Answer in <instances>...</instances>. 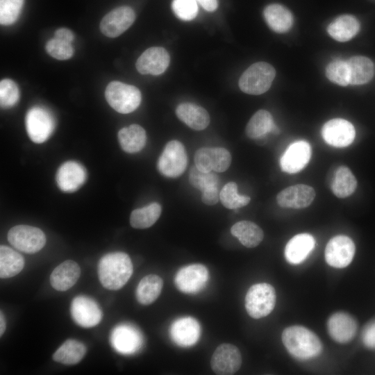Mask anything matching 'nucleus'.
<instances>
[{
  "mask_svg": "<svg viewBox=\"0 0 375 375\" xmlns=\"http://www.w3.org/2000/svg\"><path fill=\"white\" fill-rule=\"evenodd\" d=\"M98 276L101 285L106 289H121L131 278L133 268L128 255L116 251L107 253L98 264Z\"/></svg>",
  "mask_w": 375,
  "mask_h": 375,
  "instance_id": "f257e3e1",
  "label": "nucleus"
},
{
  "mask_svg": "<svg viewBox=\"0 0 375 375\" xmlns=\"http://www.w3.org/2000/svg\"><path fill=\"white\" fill-rule=\"evenodd\" d=\"M282 342L288 353L301 360L318 356L323 349L319 337L306 327L299 325L285 328L282 333Z\"/></svg>",
  "mask_w": 375,
  "mask_h": 375,
  "instance_id": "f03ea898",
  "label": "nucleus"
},
{
  "mask_svg": "<svg viewBox=\"0 0 375 375\" xmlns=\"http://www.w3.org/2000/svg\"><path fill=\"white\" fill-rule=\"evenodd\" d=\"M276 76L275 69L265 62H258L248 67L239 80V88L244 93L259 95L267 92Z\"/></svg>",
  "mask_w": 375,
  "mask_h": 375,
  "instance_id": "7ed1b4c3",
  "label": "nucleus"
},
{
  "mask_svg": "<svg viewBox=\"0 0 375 375\" xmlns=\"http://www.w3.org/2000/svg\"><path fill=\"white\" fill-rule=\"evenodd\" d=\"M105 97L108 104L122 114H128L136 110L142 100L141 92L138 88L116 81L107 85Z\"/></svg>",
  "mask_w": 375,
  "mask_h": 375,
  "instance_id": "20e7f679",
  "label": "nucleus"
},
{
  "mask_svg": "<svg viewBox=\"0 0 375 375\" xmlns=\"http://www.w3.org/2000/svg\"><path fill=\"white\" fill-rule=\"evenodd\" d=\"M276 294L272 285L267 283L250 287L245 297V308L250 317L260 319L267 316L274 308Z\"/></svg>",
  "mask_w": 375,
  "mask_h": 375,
  "instance_id": "39448f33",
  "label": "nucleus"
},
{
  "mask_svg": "<svg viewBox=\"0 0 375 375\" xmlns=\"http://www.w3.org/2000/svg\"><path fill=\"white\" fill-rule=\"evenodd\" d=\"M25 124L29 138L33 142L40 144L51 135L56 122L53 115L48 109L35 106L27 112Z\"/></svg>",
  "mask_w": 375,
  "mask_h": 375,
  "instance_id": "423d86ee",
  "label": "nucleus"
},
{
  "mask_svg": "<svg viewBox=\"0 0 375 375\" xmlns=\"http://www.w3.org/2000/svg\"><path fill=\"white\" fill-rule=\"evenodd\" d=\"M188 156L183 144L178 140H172L165 147L158 158L157 167L159 172L169 178H176L185 170Z\"/></svg>",
  "mask_w": 375,
  "mask_h": 375,
  "instance_id": "0eeeda50",
  "label": "nucleus"
},
{
  "mask_svg": "<svg viewBox=\"0 0 375 375\" xmlns=\"http://www.w3.org/2000/svg\"><path fill=\"white\" fill-rule=\"evenodd\" d=\"M8 240L17 249L27 253H34L44 247L46 236L39 228L17 225L9 230Z\"/></svg>",
  "mask_w": 375,
  "mask_h": 375,
  "instance_id": "6e6552de",
  "label": "nucleus"
},
{
  "mask_svg": "<svg viewBox=\"0 0 375 375\" xmlns=\"http://www.w3.org/2000/svg\"><path fill=\"white\" fill-rule=\"evenodd\" d=\"M355 252V244L349 237L336 235L326 246L325 260L333 267L344 268L351 262Z\"/></svg>",
  "mask_w": 375,
  "mask_h": 375,
  "instance_id": "1a4fd4ad",
  "label": "nucleus"
},
{
  "mask_svg": "<svg viewBox=\"0 0 375 375\" xmlns=\"http://www.w3.org/2000/svg\"><path fill=\"white\" fill-rule=\"evenodd\" d=\"M209 278L207 268L201 264H192L181 268L174 282L176 288L185 294H196L206 285Z\"/></svg>",
  "mask_w": 375,
  "mask_h": 375,
  "instance_id": "9d476101",
  "label": "nucleus"
},
{
  "mask_svg": "<svg viewBox=\"0 0 375 375\" xmlns=\"http://www.w3.org/2000/svg\"><path fill=\"white\" fill-rule=\"evenodd\" d=\"M230 152L222 147H203L194 154L195 166L201 172H223L230 166Z\"/></svg>",
  "mask_w": 375,
  "mask_h": 375,
  "instance_id": "9b49d317",
  "label": "nucleus"
},
{
  "mask_svg": "<svg viewBox=\"0 0 375 375\" xmlns=\"http://www.w3.org/2000/svg\"><path fill=\"white\" fill-rule=\"evenodd\" d=\"M242 365V355L237 347L222 344L215 350L210 359L212 371L218 375H231L237 372Z\"/></svg>",
  "mask_w": 375,
  "mask_h": 375,
  "instance_id": "f8f14e48",
  "label": "nucleus"
},
{
  "mask_svg": "<svg viewBox=\"0 0 375 375\" xmlns=\"http://www.w3.org/2000/svg\"><path fill=\"white\" fill-rule=\"evenodd\" d=\"M135 19V13L131 7H117L103 17L100 22V30L108 38H116L126 31Z\"/></svg>",
  "mask_w": 375,
  "mask_h": 375,
  "instance_id": "ddd939ff",
  "label": "nucleus"
},
{
  "mask_svg": "<svg viewBox=\"0 0 375 375\" xmlns=\"http://www.w3.org/2000/svg\"><path fill=\"white\" fill-rule=\"evenodd\" d=\"M322 136L329 145L335 147H345L354 140L356 131L349 121L335 118L326 122L322 128Z\"/></svg>",
  "mask_w": 375,
  "mask_h": 375,
  "instance_id": "4468645a",
  "label": "nucleus"
},
{
  "mask_svg": "<svg viewBox=\"0 0 375 375\" xmlns=\"http://www.w3.org/2000/svg\"><path fill=\"white\" fill-rule=\"evenodd\" d=\"M70 312L74 322L84 328L95 326L102 319V312L99 305L85 296H77L72 300Z\"/></svg>",
  "mask_w": 375,
  "mask_h": 375,
  "instance_id": "2eb2a0df",
  "label": "nucleus"
},
{
  "mask_svg": "<svg viewBox=\"0 0 375 375\" xmlns=\"http://www.w3.org/2000/svg\"><path fill=\"white\" fill-rule=\"evenodd\" d=\"M311 158V147L305 140H299L290 144L280 160L281 169L289 174L302 170Z\"/></svg>",
  "mask_w": 375,
  "mask_h": 375,
  "instance_id": "dca6fc26",
  "label": "nucleus"
},
{
  "mask_svg": "<svg viewBox=\"0 0 375 375\" xmlns=\"http://www.w3.org/2000/svg\"><path fill=\"white\" fill-rule=\"evenodd\" d=\"M170 62L167 51L161 47L145 50L136 61V69L141 74L160 75L165 72Z\"/></svg>",
  "mask_w": 375,
  "mask_h": 375,
  "instance_id": "f3484780",
  "label": "nucleus"
},
{
  "mask_svg": "<svg viewBox=\"0 0 375 375\" xmlns=\"http://www.w3.org/2000/svg\"><path fill=\"white\" fill-rule=\"evenodd\" d=\"M87 178L85 167L76 161L64 162L58 168L56 182L58 188L65 192H73L79 189Z\"/></svg>",
  "mask_w": 375,
  "mask_h": 375,
  "instance_id": "a211bd4d",
  "label": "nucleus"
},
{
  "mask_svg": "<svg viewBox=\"0 0 375 375\" xmlns=\"http://www.w3.org/2000/svg\"><path fill=\"white\" fill-rule=\"evenodd\" d=\"M315 197V191L311 186L297 184L281 191L276 201L281 207L299 209L309 206Z\"/></svg>",
  "mask_w": 375,
  "mask_h": 375,
  "instance_id": "6ab92c4d",
  "label": "nucleus"
},
{
  "mask_svg": "<svg viewBox=\"0 0 375 375\" xmlns=\"http://www.w3.org/2000/svg\"><path fill=\"white\" fill-rule=\"evenodd\" d=\"M327 330L331 338L337 342L344 344L353 340L357 331V322L349 314L338 312L328 319Z\"/></svg>",
  "mask_w": 375,
  "mask_h": 375,
  "instance_id": "aec40b11",
  "label": "nucleus"
},
{
  "mask_svg": "<svg viewBox=\"0 0 375 375\" xmlns=\"http://www.w3.org/2000/svg\"><path fill=\"white\" fill-rule=\"evenodd\" d=\"M200 326L193 317H184L175 320L169 328L172 340L177 345L188 347L197 342L200 336Z\"/></svg>",
  "mask_w": 375,
  "mask_h": 375,
  "instance_id": "412c9836",
  "label": "nucleus"
},
{
  "mask_svg": "<svg viewBox=\"0 0 375 375\" xmlns=\"http://www.w3.org/2000/svg\"><path fill=\"white\" fill-rule=\"evenodd\" d=\"M142 342L140 332L127 324L115 327L111 335V343L113 348L123 354L135 353L140 349Z\"/></svg>",
  "mask_w": 375,
  "mask_h": 375,
  "instance_id": "4be33fe9",
  "label": "nucleus"
},
{
  "mask_svg": "<svg viewBox=\"0 0 375 375\" xmlns=\"http://www.w3.org/2000/svg\"><path fill=\"white\" fill-rule=\"evenodd\" d=\"M315 247V240L309 233H299L292 237L285 247V257L292 265L303 262Z\"/></svg>",
  "mask_w": 375,
  "mask_h": 375,
  "instance_id": "5701e85b",
  "label": "nucleus"
},
{
  "mask_svg": "<svg viewBox=\"0 0 375 375\" xmlns=\"http://www.w3.org/2000/svg\"><path fill=\"white\" fill-rule=\"evenodd\" d=\"M81 275V268L77 262L67 260L58 265L50 275V283L58 291H66L73 287Z\"/></svg>",
  "mask_w": 375,
  "mask_h": 375,
  "instance_id": "b1692460",
  "label": "nucleus"
},
{
  "mask_svg": "<svg viewBox=\"0 0 375 375\" xmlns=\"http://www.w3.org/2000/svg\"><path fill=\"white\" fill-rule=\"evenodd\" d=\"M178 118L187 126L197 131L205 129L210 123V116L206 110L192 103H182L176 108Z\"/></svg>",
  "mask_w": 375,
  "mask_h": 375,
  "instance_id": "393cba45",
  "label": "nucleus"
},
{
  "mask_svg": "<svg viewBox=\"0 0 375 375\" xmlns=\"http://www.w3.org/2000/svg\"><path fill=\"white\" fill-rule=\"evenodd\" d=\"M263 15L269 27L276 33H286L292 26L293 16L291 12L282 5H268L264 9Z\"/></svg>",
  "mask_w": 375,
  "mask_h": 375,
  "instance_id": "a878e982",
  "label": "nucleus"
},
{
  "mask_svg": "<svg viewBox=\"0 0 375 375\" xmlns=\"http://www.w3.org/2000/svg\"><path fill=\"white\" fill-rule=\"evenodd\" d=\"M118 140L124 151L133 153L144 148L147 141V135L142 126L138 124H131L119 130Z\"/></svg>",
  "mask_w": 375,
  "mask_h": 375,
  "instance_id": "bb28decb",
  "label": "nucleus"
},
{
  "mask_svg": "<svg viewBox=\"0 0 375 375\" xmlns=\"http://www.w3.org/2000/svg\"><path fill=\"white\" fill-rule=\"evenodd\" d=\"M360 30L357 19L349 15H344L336 18L327 28L328 34L339 42H347L353 38Z\"/></svg>",
  "mask_w": 375,
  "mask_h": 375,
  "instance_id": "cd10ccee",
  "label": "nucleus"
},
{
  "mask_svg": "<svg viewBox=\"0 0 375 375\" xmlns=\"http://www.w3.org/2000/svg\"><path fill=\"white\" fill-rule=\"evenodd\" d=\"M277 131L271 113L265 110H258L249 119L245 130L251 139H260L267 133H276Z\"/></svg>",
  "mask_w": 375,
  "mask_h": 375,
  "instance_id": "c85d7f7f",
  "label": "nucleus"
},
{
  "mask_svg": "<svg viewBox=\"0 0 375 375\" xmlns=\"http://www.w3.org/2000/svg\"><path fill=\"white\" fill-rule=\"evenodd\" d=\"M231 234L247 248L257 247L263 240L264 233L256 224L251 221H240L233 224Z\"/></svg>",
  "mask_w": 375,
  "mask_h": 375,
  "instance_id": "c756f323",
  "label": "nucleus"
},
{
  "mask_svg": "<svg viewBox=\"0 0 375 375\" xmlns=\"http://www.w3.org/2000/svg\"><path fill=\"white\" fill-rule=\"evenodd\" d=\"M349 69V84L362 85L368 83L374 74L372 61L365 56H353L347 60Z\"/></svg>",
  "mask_w": 375,
  "mask_h": 375,
  "instance_id": "7c9ffc66",
  "label": "nucleus"
},
{
  "mask_svg": "<svg viewBox=\"0 0 375 375\" xmlns=\"http://www.w3.org/2000/svg\"><path fill=\"white\" fill-rule=\"evenodd\" d=\"M163 281L159 276H145L140 280L135 290L138 301L142 305L153 303L160 296Z\"/></svg>",
  "mask_w": 375,
  "mask_h": 375,
  "instance_id": "2f4dec72",
  "label": "nucleus"
},
{
  "mask_svg": "<svg viewBox=\"0 0 375 375\" xmlns=\"http://www.w3.org/2000/svg\"><path fill=\"white\" fill-rule=\"evenodd\" d=\"M24 260L21 254L9 247H0V277L11 278L24 268Z\"/></svg>",
  "mask_w": 375,
  "mask_h": 375,
  "instance_id": "473e14b6",
  "label": "nucleus"
},
{
  "mask_svg": "<svg viewBox=\"0 0 375 375\" xmlns=\"http://www.w3.org/2000/svg\"><path fill=\"white\" fill-rule=\"evenodd\" d=\"M86 351V347L83 343L69 339L55 351L52 357L56 362L72 365L79 362Z\"/></svg>",
  "mask_w": 375,
  "mask_h": 375,
  "instance_id": "72a5a7b5",
  "label": "nucleus"
},
{
  "mask_svg": "<svg viewBox=\"0 0 375 375\" xmlns=\"http://www.w3.org/2000/svg\"><path fill=\"white\" fill-rule=\"evenodd\" d=\"M357 187V180L351 171L346 166H340L337 169L331 190L338 198H345L352 194Z\"/></svg>",
  "mask_w": 375,
  "mask_h": 375,
  "instance_id": "f704fd0d",
  "label": "nucleus"
},
{
  "mask_svg": "<svg viewBox=\"0 0 375 375\" xmlns=\"http://www.w3.org/2000/svg\"><path fill=\"white\" fill-rule=\"evenodd\" d=\"M160 214V205L156 202L151 203L133 210L130 216V224L135 228H147L156 223Z\"/></svg>",
  "mask_w": 375,
  "mask_h": 375,
  "instance_id": "c9c22d12",
  "label": "nucleus"
},
{
  "mask_svg": "<svg viewBox=\"0 0 375 375\" xmlns=\"http://www.w3.org/2000/svg\"><path fill=\"white\" fill-rule=\"evenodd\" d=\"M219 199L224 207L228 209H237L247 206L251 198L246 195H240L238 185L234 182H228L221 190Z\"/></svg>",
  "mask_w": 375,
  "mask_h": 375,
  "instance_id": "e433bc0d",
  "label": "nucleus"
},
{
  "mask_svg": "<svg viewBox=\"0 0 375 375\" xmlns=\"http://www.w3.org/2000/svg\"><path fill=\"white\" fill-rule=\"evenodd\" d=\"M189 181L192 186L203 192L209 188L218 186L219 177L213 172H201L193 166L189 172Z\"/></svg>",
  "mask_w": 375,
  "mask_h": 375,
  "instance_id": "4c0bfd02",
  "label": "nucleus"
},
{
  "mask_svg": "<svg viewBox=\"0 0 375 375\" xmlns=\"http://www.w3.org/2000/svg\"><path fill=\"white\" fill-rule=\"evenodd\" d=\"M326 77L333 83L342 86L349 84V69L347 61L335 60L326 69Z\"/></svg>",
  "mask_w": 375,
  "mask_h": 375,
  "instance_id": "58836bf2",
  "label": "nucleus"
},
{
  "mask_svg": "<svg viewBox=\"0 0 375 375\" xmlns=\"http://www.w3.org/2000/svg\"><path fill=\"white\" fill-rule=\"evenodd\" d=\"M24 0H0V23L11 25L19 17Z\"/></svg>",
  "mask_w": 375,
  "mask_h": 375,
  "instance_id": "ea45409f",
  "label": "nucleus"
},
{
  "mask_svg": "<svg viewBox=\"0 0 375 375\" xmlns=\"http://www.w3.org/2000/svg\"><path fill=\"white\" fill-rule=\"evenodd\" d=\"M19 90L17 85L11 79H3L0 82L1 106L8 108L14 106L19 101Z\"/></svg>",
  "mask_w": 375,
  "mask_h": 375,
  "instance_id": "a19ab883",
  "label": "nucleus"
},
{
  "mask_svg": "<svg viewBox=\"0 0 375 375\" xmlns=\"http://www.w3.org/2000/svg\"><path fill=\"white\" fill-rule=\"evenodd\" d=\"M197 3V0H173L172 9L178 19L183 21H190L198 15Z\"/></svg>",
  "mask_w": 375,
  "mask_h": 375,
  "instance_id": "79ce46f5",
  "label": "nucleus"
},
{
  "mask_svg": "<svg viewBox=\"0 0 375 375\" xmlns=\"http://www.w3.org/2000/svg\"><path fill=\"white\" fill-rule=\"evenodd\" d=\"M45 48L47 53L57 60H67L74 54V49L70 42L56 38L49 40Z\"/></svg>",
  "mask_w": 375,
  "mask_h": 375,
  "instance_id": "37998d69",
  "label": "nucleus"
},
{
  "mask_svg": "<svg viewBox=\"0 0 375 375\" xmlns=\"http://www.w3.org/2000/svg\"><path fill=\"white\" fill-rule=\"evenodd\" d=\"M362 340L369 349H375V319L369 322L363 328Z\"/></svg>",
  "mask_w": 375,
  "mask_h": 375,
  "instance_id": "c03bdc74",
  "label": "nucleus"
},
{
  "mask_svg": "<svg viewBox=\"0 0 375 375\" xmlns=\"http://www.w3.org/2000/svg\"><path fill=\"white\" fill-rule=\"evenodd\" d=\"M219 199L218 186L209 188L202 192V201L206 205H215Z\"/></svg>",
  "mask_w": 375,
  "mask_h": 375,
  "instance_id": "a18cd8bd",
  "label": "nucleus"
},
{
  "mask_svg": "<svg viewBox=\"0 0 375 375\" xmlns=\"http://www.w3.org/2000/svg\"><path fill=\"white\" fill-rule=\"evenodd\" d=\"M54 38L71 43L74 39V35L71 30L66 28H60L55 31Z\"/></svg>",
  "mask_w": 375,
  "mask_h": 375,
  "instance_id": "49530a36",
  "label": "nucleus"
},
{
  "mask_svg": "<svg viewBox=\"0 0 375 375\" xmlns=\"http://www.w3.org/2000/svg\"><path fill=\"white\" fill-rule=\"evenodd\" d=\"M197 1L207 11L213 12L218 7L217 0H197Z\"/></svg>",
  "mask_w": 375,
  "mask_h": 375,
  "instance_id": "de8ad7c7",
  "label": "nucleus"
},
{
  "mask_svg": "<svg viewBox=\"0 0 375 375\" xmlns=\"http://www.w3.org/2000/svg\"><path fill=\"white\" fill-rule=\"evenodd\" d=\"M6 328V323L2 311L0 312V335L2 336Z\"/></svg>",
  "mask_w": 375,
  "mask_h": 375,
  "instance_id": "09e8293b",
  "label": "nucleus"
}]
</instances>
